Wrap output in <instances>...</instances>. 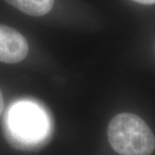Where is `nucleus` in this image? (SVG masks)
Returning <instances> with one entry per match:
<instances>
[{
    "instance_id": "1",
    "label": "nucleus",
    "mask_w": 155,
    "mask_h": 155,
    "mask_svg": "<svg viewBox=\"0 0 155 155\" xmlns=\"http://www.w3.org/2000/svg\"><path fill=\"white\" fill-rule=\"evenodd\" d=\"M51 131V116L38 102L19 100L6 110L3 132L8 143L16 149H39L48 142Z\"/></svg>"
},
{
    "instance_id": "2",
    "label": "nucleus",
    "mask_w": 155,
    "mask_h": 155,
    "mask_svg": "<svg viewBox=\"0 0 155 155\" xmlns=\"http://www.w3.org/2000/svg\"><path fill=\"white\" fill-rule=\"evenodd\" d=\"M107 133L111 147L121 155H150L155 150L154 134L135 114L121 113L113 117Z\"/></svg>"
},
{
    "instance_id": "3",
    "label": "nucleus",
    "mask_w": 155,
    "mask_h": 155,
    "mask_svg": "<svg viewBox=\"0 0 155 155\" xmlns=\"http://www.w3.org/2000/svg\"><path fill=\"white\" fill-rule=\"evenodd\" d=\"M28 54V43L17 30L0 24V61L16 64Z\"/></svg>"
},
{
    "instance_id": "4",
    "label": "nucleus",
    "mask_w": 155,
    "mask_h": 155,
    "mask_svg": "<svg viewBox=\"0 0 155 155\" xmlns=\"http://www.w3.org/2000/svg\"><path fill=\"white\" fill-rule=\"evenodd\" d=\"M18 10L30 16H42L48 13L54 0H5Z\"/></svg>"
},
{
    "instance_id": "5",
    "label": "nucleus",
    "mask_w": 155,
    "mask_h": 155,
    "mask_svg": "<svg viewBox=\"0 0 155 155\" xmlns=\"http://www.w3.org/2000/svg\"><path fill=\"white\" fill-rule=\"evenodd\" d=\"M135 2L141 3V4H145V5H151V4H155V0H133Z\"/></svg>"
},
{
    "instance_id": "6",
    "label": "nucleus",
    "mask_w": 155,
    "mask_h": 155,
    "mask_svg": "<svg viewBox=\"0 0 155 155\" xmlns=\"http://www.w3.org/2000/svg\"><path fill=\"white\" fill-rule=\"evenodd\" d=\"M3 108H4V100H3L2 94H1V92H0V115H1L3 112Z\"/></svg>"
}]
</instances>
